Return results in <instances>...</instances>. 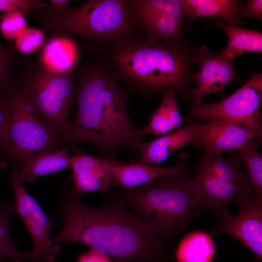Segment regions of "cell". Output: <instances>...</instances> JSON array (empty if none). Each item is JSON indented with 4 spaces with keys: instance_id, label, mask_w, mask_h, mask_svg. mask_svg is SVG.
Here are the masks:
<instances>
[{
    "instance_id": "8992f818",
    "label": "cell",
    "mask_w": 262,
    "mask_h": 262,
    "mask_svg": "<svg viewBox=\"0 0 262 262\" xmlns=\"http://www.w3.org/2000/svg\"><path fill=\"white\" fill-rule=\"evenodd\" d=\"M10 108L4 137L0 146V168L9 161L15 166L28 156L59 148V136L34 111L12 82Z\"/></svg>"
},
{
    "instance_id": "7c38bea8",
    "label": "cell",
    "mask_w": 262,
    "mask_h": 262,
    "mask_svg": "<svg viewBox=\"0 0 262 262\" xmlns=\"http://www.w3.org/2000/svg\"><path fill=\"white\" fill-rule=\"evenodd\" d=\"M196 62L199 66L200 71L194 76L196 84L192 92V104L200 103L209 93L222 92L231 82L240 81L234 61L210 53L204 45L196 49Z\"/></svg>"
},
{
    "instance_id": "9c48e42d",
    "label": "cell",
    "mask_w": 262,
    "mask_h": 262,
    "mask_svg": "<svg viewBox=\"0 0 262 262\" xmlns=\"http://www.w3.org/2000/svg\"><path fill=\"white\" fill-rule=\"evenodd\" d=\"M235 215L228 210L216 214L218 222L212 234L224 232L230 235L249 248L256 259L262 258V203L256 199L239 205Z\"/></svg>"
},
{
    "instance_id": "4fadbf2b",
    "label": "cell",
    "mask_w": 262,
    "mask_h": 262,
    "mask_svg": "<svg viewBox=\"0 0 262 262\" xmlns=\"http://www.w3.org/2000/svg\"><path fill=\"white\" fill-rule=\"evenodd\" d=\"M188 158V154L183 152L178 155L177 164L169 167L126 161L117 168L111 185L124 188H132L158 178L179 177L187 179L189 173L195 170L189 165Z\"/></svg>"
},
{
    "instance_id": "277c9868",
    "label": "cell",
    "mask_w": 262,
    "mask_h": 262,
    "mask_svg": "<svg viewBox=\"0 0 262 262\" xmlns=\"http://www.w3.org/2000/svg\"><path fill=\"white\" fill-rule=\"evenodd\" d=\"M115 196L164 242L184 231L207 208L187 179L179 177L164 178L132 188L120 187Z\"/></svg>"
},
{
    "instance_id": "f546056e",
    "label": "cell",
    "mask_w": 262,
    "mask_h": 262,
    "mask_svg": "<svg viewBox=\"0 0 262 262\" xmlns=\"http://www.w3.org/2000/svg\"><path fill=\"white\" fill-rule=\"evenodd\" d=\"M14 62L10 49L0 44V92L6 90L12 82L11 72Z\"/></svg>"
},
{
    "instance_id": "6da1fadb",
    "label": "cell",
    "mask_w": 262,
    "mask_h": 262,
    "mask_svg": "<svg viewBox=\"0 0 262 262\" xmlns=\"http://www.w3.org/2000/svg\"><path fill=\"white\" fill-rule=\"evenodd\" d=\"M73 189L63 196L58 215L61 229L53 244L77 243L111 257L114 262H166L173 259L164 242L136 213L117 197H106L94 208Z\"/></svg>"
},
{
    "instance_id": "8d00e7d4",
    "label": "cell",
    "mask_w": 262,
    "mask_h": 262,
    "mask_svg": "<svg viewBox=\"0 0 262 262\" xmlns=\"http://www.w3.org/2000/svg\"><path fill=\"white\" fill-rule=\"evenodd\" d=\"M261 260L258 259L256 258V260L254 261V262H260Z\"/></svg>"
},
{
    "instance_id": "5b68a950",
    "label": "cell",
    "mask_w": 262,
    "mask_h": 262,
    "mask_svg": "<svg viewBox=\"0 0 262 262\" xmlns=\"http://www.w3.org/2000/svg\"><path fill=\"white\" fill-rule=\"evenodd\" d=\"M39 10L38 17L46 31L77 36L94 46L134 33L126 0H89L59 12Z\"/></svg>"
},
{
    "instance_id": "44dd1931",
    "label": "cell",
    "mask_w": 262,
    "mask_h": 262,
    "mask_svg": "<svg viewBox=\"0 0 262 262\" xmlns=\"http://www.w3.org/2000/svg\"><path fill=\"white\" fill-rule=\"evenodd\" d=\"M215 25L225 31L228 36L226 48L220 55L225 59L234 61L235 58L245 51L262 52V33L259 31L230 25L220 21Z\"/></svg>"
},
{
    "instance_id": "4dcf8cb0",
    "label": "cell",
    "mask_w": 262,
    "mask_h": 262,
    "mask_svg": "<svg viewBox=\"0 0 262 262\" xmlns=\"http://www.w3.org/2000/svg\"><path fill=\"white\" fill-rule=\"evenodd\" d=\"M17 214L15 204L6 201L0 202V239H12L9 227L11 217Z\"/></svg>"
},
{
    "instance_id": "1f68e13d",
    "label": "cell",
    "mask_w": 262,
    "mask_h": 262,
    "mask_svg": "<svg viewBox=\"0 0 262 262\" xmlns=\"http://www.w3.org/2000/svg\"><path fill=\"white\" fill-rule=\"evenodd\" d=\"M10 108L9 87L0 92V146L5 134Z\"/></svg>"
},
{
    "instance_id": "4316f807",
    "label": "cell",
    "mask_w": 262,
    "mask_h": 262,
    "mask_svg": "<svg viewBox=\"0 0 262 262\" xmlns=\"http://www.w3.org/2000/svg\"><path fill=\"white\" fill-rule=\"evenodd\" d=\"M27 28L25 15L19 11L8 14L0 22V31L7 39H16Z\"/></svg>"
},
{
    "instance_id": "83f0119b",
    "label": "cell",
    "mask_w": 262,
    "mask_h": 262,
    "mask_svg": "<svg viewBox=\"0 0 262 262\" xmlns=\"http://www.w3.org/2000/svg\"><path fill=\"white\" fill-rule=\"evenodd\" d=\"M48 6L41 0H0V21L8 14L15 11H19L25 16Z\"/></svg>"
},
{
    "instance_id": "d6a6232c",
    "label": "cell",
    "mask_w": 262,
    "mask_h": 262,
    "mask_svg": "<svg viewBox=\"0 0 262 262\" xmlns=\"http://www.w3.org/2000/svg\"><path fill=\"white\" fill-rule=\"evenodd\" d=\"M25 251L16 248L12 239H0V262L6 258H11V262H21L23 260Z\"/></svg>"
},
{
    "instance_id": "2e32d148",
    "label": "cell",
    "mask_w": 262,
    "mask_h": 262,
    "mask_svg": "<svg viewBox=\"0 0 262 262\" xmlns=\"http://www.w3.org/2000/svg\"><path fill=\"white\" fill-rule=\"evenodd\" d=\"M67 149L61 147L44 151L23 158L15 165L21 182L32 181L36 178L71 167Z\"/></svg>"
},
{
    "instance_id": "52a82bcc",
    "label": "cell",
    "mask_w": 262,
    "mask_h": 262,
    "mask_svg": "<svg viewBox=\"0 0 262 262\" xmlns=\"http://www.w3.org/2000/svg\"><path fill=\"white\" fill-rule=\"evenodd\" d=\"M74 73H52L40 67L28 72L21 83H15L35 113L59 137L68 125L75 103Z\"/></svg>"
},
{
    "instance_id": "ac0fdd59",
    "label": "cell",
    "mask_w": 262,
    "mask_h": 262,
    "mask_svg": "<svg viewBox=\"0 0 262 262\" xmlns=\"http://www.w3.org/2000/svg\"><path fill=\"white\" fill-rule=\"evenodd\" d=\"M185 20L220 17L226 24L238 26L242 17L241 1L237 0H181Z\"/></svg>"
},
{
    "instance_id": "7402d4cb",
    "label": "cell",
    "mask_w": 262,
    "mask_h": 262,
    "mask_svg": "<svg viewBox=\"0 0 262 262\" xmlns=\"http://www.w3.org/2000/svg\"><path fill=\"white\" fill-rule=\"evenodd\" d=\"M212 233L196 230L186 234L175 252L178 262H212L215 253Z\"/></svg>"
},
{
    "instance_id": "5bb4252c",
    "label": "cell",
    "mask_w": 262,
    "mask_h": 262,
    "mask_svg": "<svg viewBox=\"0 0 262 262\" xmlns=\"http://www.w3.org/2000/svg\"><path fill=\"white\" fill-rule=\"evenodd\" d=\"M260 143L254 133L239 123L229 120L209 121L196 137L194 145L211 152H236L251 139Z\"/></svg>"
},
{
    "instance_id": "484cf974",
    "label": "cell",
    "mask_w": 262,
    "mask_h": 262,
    "mask_svg": "<svg viewBox=\"0 0 262 262\" xmlns=\"http://www.w3.org/2000/svg\"><path fill=\"white\" fill-rule=\"evenodd\" d=\"M259 144L256 139H251L238 152L246 168L247 179L251 184L256 199L262 203V155L258 149Z\"/></svg>"
},
{
    "instance_id": "8fae6325",
    "label": "cell",
    "mask_w": 262,
    "mask_h": 262,
    "mask_svg": "<svg viewBox=\"0 0 262 262\" xmlns=\"http://www.w3.org/2000/svg\"><path fill=\"white\" fill-rule=\"evenodd\" d=\"M187 181L206 207L215 214L228 210V206L232 202L240 205L256 199L249 184L229 182L196 171L194 177Z\"/></svg>"
},
{
    "instance_id": "836d02e7",
    "label": "cell",
    "mask_w": 262,
    "mask_h": 262,
    "mask_svg": "<svg viewBox=\"0 0 262 262\" xmlns=\"http://www.w3.org/2000/svg\"><path fill=\"white\" fill-rule=\"evenodd\" d=\"M242 17L262 18V0H247L241 10Z\"/></svg>"
},
{
    "instance_id": "cb8c5ba5",
    "label": "cell",
    "mask_w": 262,
    "mask_h": 262,
    "mask_svg": "<svg viewBox=\"0 0 262 262\" xmlns=\"http://www.w3.org/2000/svg\"><path fill=\"white\" fill-rule=\"evenodd\" d=\"M184 17L164 15L148 19L138 25L147 36L158 41L175 44L183 39Z\"/></svg>"
},
{
    "instance_id": "30bf717a",
    "label": "cell",
    "mask_w": 262,
    "mask_h": 262,
    "mask_svg": "<svg viewBox=\"0 0 262 262\" xmlns=\"http://www.w3.org/2000/svg\"><path fill=\"white\" fill-rule=\"evenodd\" d=\"M70 157L73 189L82 195L87 192L107 191L117 168L126 162L95 156L77 148Z\"/></svg>"
},
{
    "instance_id": "3957f363",
    "label": "cell",
    "mask_w": 262,
    "mask_h": 262,
    "mask_svg": "<svg viewBox=\"0 0 262 262\" xmlns=\"http://www.w3.org/2000/svg\"><path fill=\"white\" fill-rule=\"evenodd\" d=\"M196 49L184 39L168 44L134 33L93 48L132 91L143 96L170 92L192 104Z\"/></svg>"
},
{
    "instance_id": "9a60e30c",
    "label": "cell",
    "mask_w": 262,
    "mask_h": 262,
    "mask_svg": "<svg viewBox=\"0 0 262 262\" xmlns=\"http://www.w3.org/2000/svg\"><path fill=\"white\" fill-rule=\"evenodd\" d=\"M208 124V122H192L151 141L143 142L138 150L140 156L137 162L158 166L176 151L187 145H194L198 134Z\"/></svg>"
},
{
    "instance_id": "603a6c76",
    "label": "cell",
    "mask_w": 262,
    "mask_h": 262,
    "mask_svg": "<svg viewBox=\"0 0 262 262\" xmlns=\"http://www.w3.org/2000/svg\"><path fill=\"white\" fill-rule=\"evenodd\" d=\"M32 238L33 247L25 251L23 260L30 258L33 262L43 261L53 262L59 255L60 245L54 244L49 234L50 230L37 220L29 218H21Z\"/></svg>"
},
{
    "instance_id": "ffe728a7",
    "label": "cell",
    "mask_w": 262,
    "mask_h": 262,
    "mask_svg": "<svg viewBox=\"0 0 262 262\" xmlns=\"http://www.w3.org/2000/svg\"><path fill=\"white\" fill-rule=\"evenodd\" d=\"M177 98L172 93L163 94L161 102L152 114L148 124L142 128L145 136L148 134L162 136L183 127V117L180 113Z\"/></svg>"
},
{
    "instance_id": "e575fe53",
    "label": "cell",
    "mask_w": 262,
    "mask_h": 262,
    "mask_svg": "<svg viewBox=\"0 0 262 262\" xmlns=\"http://www.w3.org/2000/svg\"><path fill=\"white\" fill-rule=\"evenodd\" d=\"M77 262H114L107 255L95 252L89 250V251L81 254Z\"/></svg>"
},
{
    "instance_id": "d4e9b609",
    "label": "cell",
    "mask_w": 262,
    "mask_h": 262,
    "mask_svg": "<svg viewBox=\"0 0 262 262\" xmlns=\"http://www.w3.org/2000/svg\"><path fill=\"white\" fill-rule=\"evenodd\" d=\"M132 23L137 25L164 15L184 17L181 0H128Z\"/></svg>"
},
{
    "instance_id": "e0dca14e",
    "label": "cell",
    "mask_w": 262,
    "mask_h": 262,
    "mask_svg": "<svg viewBox=\"0 0 262 262\" xmlns=\"http://www.w3.org/2000/svg\"><path fill=\"white\" fill-rule=\"evenodd\" d=\"M80 57L76 42L66 36H57L49 40L41 54V67L55 74L75 71Z\"/></svg>"
},
{
    "instance_id": "ba28073f",
    "label": "cell",
    "mask_w": 262,
    "mask_h": 262,
    "mask_svg": "<svg viewBox=\"0 0 262 262\" xmlns=\"http://www.w3.org/2000/svg\"><path fill=\"white\" fill-rule=\"evenodd\" d=\"M262 98V74L254 73L231 95L213 103L193 104L186 122L195 118L203 120H229L250 129L261 141L262 136L260 107Z\"/></svg>"
},
{
    "instance_id": "d6986e66",
    "label": "cell",
    "mask_w": 262,
    "mask_h": 262,
    "mask_svg": "<svg viewBox=\"0 0 262 262\" xmlns=\"http://www.w3.org/2000/svg\"><path fill=\"white\" fill-rule=\"evenodd\" d=\"M202 150L195 171L229 182L249 184L241 168V159L238 151L232 154L230 158H225L221 154L205 149Z\"/></svg>"
},
{
    "instance_id": "d590c367",
    "label": "cell",
    "mask_w": 262,
    "mask_h": 262,
    "mask_svg": "<svg viewBox=\"0 0 262 262\" xmlns=\"http://www.w3.org/2000/svg\"><path fill=\"white\" fill-rule=\"evenodd\" d=\"M49 8V11L59 12L63 10L68 5L70 0H51Z\"/></svg>"
},
{
    "instance_id": "7a4b0ae2",
    "label": "cell",
    "mask_w": 262,
    "mask_h": 262,
    "mask_svg": "<svg viewBox=\"0 0 262 262\" xmlns=\"http://www.w3.org/2000/svg\"><path fill=\"white\" fill-rule=\"evenodd\" d=\"M120 82L100 59L81 68L76 83L77 113L60 136L62 147L88 143L101 156L114 159L123 147L139 150L145 135L130 117L128 92Z\"/></svg>"
},
{
    "instance_id": "f1b7e54d",
    "label": "cell",
    "mask_w": 262,
    "mask_h": 262,
    "mask_svg": "<svg viewBox=\"0 0 262 262\" xmlns=\"http://www.w3.org/2000/svg\"><path fill=\"white\" fill-rule=\"evenodd\" d=\"M45 38L43 31L34 28H27L15 40V48L23 53H30L40 48Z\"/></svg>"
}]
</instances>
